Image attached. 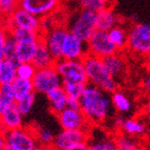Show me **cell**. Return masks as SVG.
<instances>
[{"label":"cell","mask_w":150,"mask_h":150,"mask_svg":"<svg viewBox=\"0 0 150 150\" xmlns=\"http://www.w3.org/2000/svg\"><path fill=\"white\" fill-rule=\"evenodd\" d=\"M15 95L12 85H0V115L8 106L15 104Z\"/></svg>","instance_id":"f1b7e54d"},{"label":"cell","mask_w":150,"mask_h":150,"mask_svg":"<svg viewBox=\"0 0 150 150\" xmlns=\"http://www.w3.org/2000/svg\"><path fill=\"white\" fill-rule=\"evenodd\" d=\"M85 86L86 85L81 84V83H74V82L62 83V87L64 88L65 93H67L68 98H75V99H80Z\"/></svg>","instance_id":"d6a6232c"},{"label":"cell","mask_w":150,"mask_h":150,"mask_svg":"<svg viewBox=\"0 0 150 150\" xmlns=\"http://www.w3.org/2000/svg\"><path fill=\"white\" fill-rule=\"evenodd\" d=\"M88 54L87 44L85 41L68 33L62 46V59L67 60H83Z\"/></svg>","instance_id":"9a60e30c"},{"label":"cell","mask_w":150,"mask_h":150,"mask_svg":"<svg viewBox=\"0 0 150 150\" xmlns=\"http://www.w3.org/2000/svg\"><path fill=\"white\" fill-rule=\"evenodd\" d=\"M82 61L88 84L101 88L108 93H112L118 88V82L109 75L101 58L87 54Z\"/></svg>","instance_id":"7a4b0ae2"},{"label":"cell","mask_w":150,"mask_h":150,"mask_svg":"<svg viewBox=\"0 0 150 150\" xmlns=\"http://www.w3.org/2000/svg\"><path fill=\"white\" fill-rule=\"evenodd\" d=\"M12 86H13V90H14L16 101L21 100L23 98L28 97V96L35 93L32 80H24V79L17 78L13 82Z\"/></svg>","instance_id":"4316f807"},{"label":"cell","mask_w":150,"mask_h":150,"mask_svg":"<svg viewBox=\"0 0 150 150\" xmlns=\"http://www.w3.org/2000/svg\"><path fill=\"white\" fill-rule=\"evenodd\" d=\"M115 142L118 150H141L140 140L124 132H120L115 135Z\"/></svg>","instance_id":"484cf974"},{"label":"cell","mask_w":150,"mask_h":150,"mask_svg":"<svg viewBox=\"0 0 150 150\" xmlns=\"http://www.w3.org/2000/svg\"><path fill=\"white\" fill-rule=\"evenodd\" d=\"M45 96L50 104V110L55 115L67 107L68 96L62 86L50 90Z\"/></svg>","instance_id":"d6986e66"},{"label":"cell","mask_w":150,"mask_h":150,"mask_svg":"<svg viewBox=\"0 0 150 150\" xmlns=\"http://www.w3.org/2000/svg\"><path fill=\"white\" fill-rule=\"evenodd\" d=\"M145 112H146V115H147L148 117L150 118V104L147 106V107L145 108Z\"/></svg>","instance_id":"ee69618b"},{"label":"cell","mask_w":150,"mask_h":150,"mask_svg":"<svg viewBox=\"0 0 150 150\" xmlns=\"http://www.w3.org/2000/svg\"><path fill=\"white\" fill-rule=\"evenodd\" d=\"M5 145L15 150H30L37 145L35 132L32 128H17L4 133Z\"/></svg>","instance_id":"ba28073f"},{"label":"cell","mask_w":150,"mask_h":150,"mask_svg":"<svg viewBox=\"0 0 150 150\" xmlns=\"http://www.w3.org/2000/svg\"><path fill=\"white\" fill-rule=\"evenodd\" d=\"M102 60L109 75L117 82L121 81L125 77L126 71H127V63H126V59L123 55L117 52Z\"/></svg>","instance_id":"e0dca14e"},{"label":"cell","mask_w":150,"mask_h":150,"mask_svg":"<svg viewBox=\"0 0 150 150\" xmlns=\"http://www.w3.org/2000/svg\"><path fill=\"white\" fill-rule=\"evenodd\" d=\"M33 86L36 93L46 95L50 90L62 86V79L55 66L39 68L36 70L32 79Z\"/></svg>","instance_id":"52a82bcc"},{"label":"cell","mask_w":150,"mask_h":150,"mask_svg":"<svg viewBox=\"0 0 150 150\" xmlns=\"http://www.w3.org/2000/svg\"><path fill=\"white\" fill-rule=\"evenodd\" d=\"M57 120L62 129L76 130V129H87L89 124L86 121L85 117L81 109L66 107L56 115Z\"/></svg>","instance_id":"5bb4252c"},{"label":"cell","mask_w":150,"mask_h":150,"mask_svg":"<svg viewBox=\"0 0 150 150\" xmlns=\"http://www.w3.org/2000/svg\"><path fill=\"white\" fill-rule=\"evenodd\" d=\"M5 147V138L4 133L0 132V150H4Z\"/></svg>","instance_id":"b9f144b4"},{"label":"cell","mask_w":150,"mask_h":150,"mask_svg":"<svg viewBox=\"0 0 150 150\" xmlns=\"http://www.w3.org/2000/svg\"><path fill=\"white\" fill-rule=\"evenodd\" d=\"M69 1H73V0H61V2H69Z\"/></svg>","instance_id":"bcb514c9"},{"label":"cell","mask_w":150,"mask_h":150,"mask_svg":"<svg viewBox=\"0 0 150 150\" xmlns=\"http://www.w3.org/2000/svg\"><path fill=\"white\" fill-rule=\"evenodd\" d=\"M54 66L60 75L62 82L81 83L84 85L88 84L82 60L60 59L56 61Z\"/></svg>","instance_id":"8992f818"},{"label":"cell","mask_w":150,"mask_h":150,"mask_svg":"<svg viewBox=\"0 0 150 150\" xmlns=\"http://www.w3.org/2000/svg\"><path fill=\"white\" fill-rule=\"evenodd\" d=\"M4 59L18 64V61L16 59V41L11 36H8V39H6V42H5Z\"/></svg>","instance_id":"836d02e7"},{"label":"cell","mask_w":150,"mask_h":150,"mask_svg":"<svg viewBox=\"0 0 150 150\" xmlns=\"http://www.w3.org/2000/svg\"><path fill=\"white\" fill-rule=\"evenodd\" d=\"M130 52L141 57H150V23H135L128 30Z\"/></svg>","instance_id":"277c9868"},{"label":"cell","mask_w":150,"mask_h":150,"mask_svg":"<svg viewBox=\"0 0 150 150\" xmlns=\"http://www.w3.org/2000/svg\"><path fill=\"white\" fill-rule=\"evenodd\" d=\"M143 88L146 91V93L150 96V71L145 76L144 80H143Z\"/></svg>","instance_id":"f35d334b"},{"label":"cell","mask_w":150,"mask_h":150,"mask_svg":"<svg viewBox=\"0 0 150 150\" xmlns=\"http://www.w3.org/2000/svg\"><path fill=\"white\" fill-rule=\"evenodd\" d=\"M88 140H89V131L87 129H62L60 132L56 133L52 147L54 150H62L73 147L78 144L87 143Z\"/></svg>","instance_id":"7c38bea8"},{"label":"cell","mask_w":150,"mask_h":150,"mask_svg":"<svg viewBox=\"0 0 150 150\" xmlns=\"http://www.w3.org/2000/svg\"><path fill=\"white\" fill-rule=\"evenodd\" d=\"M68 33V28L63 25H55L50 30L42 33L41 39L56 61L62 59L63 42Z\"/></svg>","instance_id":"30bf717a"},{"label":"cell","mask_w":150,"mask_h":150,"mask_svg":"<svg viewBox=\"0 0 150 150\" xmlns=\"http://www.w3.org/2000/svg\"><path fill=\"white\" fill-rule=\"evenodd\" d=\"M62 150H88V144L87 143H82V144H78V145L73 146V147L66 148V149H62Z\"/></svg>","instance_id":"ab89813d"},{"label":"cell","mask_w":150,"mask_h":150,"mask_svg":"<svg viewBox=\"0 0 150 150\" xmlns=\"http://www.w3.org/2000/svg\"><path fill=\"white\" fill-rule=\"evenodd\" d=\"M34 132H35L38 144L43 146H50V147L53 146L56 133L52 129L44 127V126H38V127L34 128Z\"/></svg>","instance_id":"83f0119b"},{"label":"cell","mask_w":150,"mask_h":150,"mask_svg":"<svg viewBox=\"0 0 150 150\" xmlns=\"http://www.w3.org/2000/svg\"><path fill=\"white\" fill-rule=\"evenodd\" d=\"M108 37L115 48L119 50H123L127 47L128 45V30L124 28L122 25H117L113 28L107 32Z\"/></svg>","instance_id":"cb8c5ba5"},{"label":"cell","mask_w":150,"mask_h":150,"mask_svg":"<svg viewBox=\"0 0 150 150\" xmlns=\"http://www.w3.org/2000/svg\"><path fill=\"white\" fill-rule=\"evenodd\" d=\"M37 68L34 66L32 62L18 63L17 65V78L24 79V80H32L35 76Z\"/></svg>","instance_id":"4dcf8cb0"},{"label":"cell","mask_w":150,"mask_h":150,"mask_svg":"<svg viewBox=\"0 0 150 150\" xmlns=\"http://www.w3.org/2000/svg\"><path fill=\"white\" fill-rule=\"evenodd\" d=\"M110 99H111V104H112L113 109L119 115H125L133 110V105L130 98L122 90L115 89L110 96Z\"/></svg>","instance_id":"ffe728a7"},{"label":"cell","mask_w":150,"mask_h":150,"mask_svg":"<svg viewBox=\"0 0 150 150\" xmlns=\"http://www.w3.org/2000/svg\"><path fill=\"white\" fill-rule=\"evenodd\" d=\"M120 17L111 8H104L96 14V28L99 30L109 32L111 28L119 25Z\"/></svg>","instance_id":"ac0fdd59"},{"label":"cell","mask_w":150,"mask_h":150,"mask_svg":"<svg viewBox=\"0 0 150 150\" xmlns=\"http://www.w3.org/2000/svg\"><path fill=\"white\" fill-rule=\"evenodd\" d=\"M35 100H36V93H34L32 95L28 96V97L21 99V100L16 101L15 104L18 109H19V111L21 112V115H28L32 111L33 106L35 104Z\"/></svg>","instance_id":"1f68e13d"},{"label":"cell","mask_w":150,"mask_h":150,"mask_svg":"<svg viewBox=\"0 0 150 150\" xmlns=\"http://www.w3.org/2000/svg\"><path fill=\"white\" fill-rule=\"evenodd\" d=\"M4 30H6V26H5V19L0 16V32Z\"/></svg>","instance_id":"7bdbcfd3"},{"label":"cell","mask_w":150,"mask_h":150,"mask_svg":"<svg viewBox=\"0 0 150 150\" xmlns=\"http://www.w3.org/2000/svg\"><path fill=\"white\" fill-rule=\"evenodd\" d=\"M40 18L36 17L28 11L21 8H17L10 17L5 18L6 30L12 28H22L30 32L40 33Z\"/></svg>","instance_id":"8fae6325"},{"label":"cell","mask_w":150,"mask_h":150,"mask_svg":"<svg viewBox=\"0 0 150 150\" xmlns=\"http://www.w3.org/2000/svg\"><path fill=\"white\" fill-rule=\"evenodd\" d=\"M17 65L5 59L0 60V85H12L17 79Z\"/></svg>","instance_id":"603a6c76"},{"label":"cell","mask_w":150,"mask_h":150,"mask_svg":"<svg viewBox=\"0 0 150 150\" xmlns=\"http://www.w3.org/2000/svg\"><path fill=\"white\" fill-rule=\"evenodd\" d=\"M146 131H147V125L145 124V122L139 119H125V122L121 129V132L132 135L135 138L144 135Z\"/></svg>","instance_id":"d4e9b609"},{"label":"cell","mask_w":150,"mask_h":150,"mask_svg":"<svg viewBox=\"0 0 150 150\" xmlns=\"http://www.w3.org/2000/svg\"><path fill=\"white\" fill-rule=\"evenodd\" d=\"M30 150H54L53 147H50V146H43L40 144H37L34 148H32Z\"/></svg>","instance_id":"60d3db41"},{"label":"cell","mask_w":150,"mask_h":150,"mask_svg":"<svg viewBox=\"0 0 150 150\" xmlns=\"http://www.w3.org/2000/svg\"><path fill=\"white\" fill-rule=\"evenodd\" d=\"M4 150H15V149H13V148H11V147H8V146H6V145H5Z\"/></svg>","instance_id":"f6af8a7d"},{"label":"cell","mask_w":150,"mask_h":150,"mask_svg":"<svg viewBox=\"0 0 150 150\" xmlns=\"http://www.w3.org/2000/svg\"><path fill=\"white\" fill-rule=\"evenodd\" d=\"M125 117L122 115H115V118H113L112 120V125L113 127L115 128V129H118V130H121L122 129V126L123 124H124V122H125Z\"/></svg>","instance_id":"8d00e7d4"},{"label":"cell","mask_w":150,"mask_h":150,"mask_svg":"<svg viewBox=\"0 0 150 150\" xmlns=\"http://www.w3.org/2000/svg\"><path fill=\"white\" fill-rule=\"evenodd\" d=\"M80 109L89 125H101L109 119L112 104L108 93L87 84L80 97Z\"/></svg>","instance_id":"6da1fadb"},{"label":"cell","mask_w":150,"mask_h":150,"mask_svg":"<svg viewBox=\"0 0 150 150\" xmlns=\"http://www.w3.org/2000/svg\"><path fill=\"white\" fill-rule=\"evenodd\" d=\"M67 28L69 33L80 38L81 40L87 42L91 37L96 28V13L86 10L76 12L68 21Z\"/></svg>","instance_id":"5b68a950"},{"label":"cell","mask_w":150,"mask_h":150,"mask_svg":"<svg viewBox=\"0 0 150 150\" xmlns=\"http://www.w3.org/2000/svg\"><path fill=\"white\" fill-rule=\"evenodd\" d=\"M8 37V33L6 30L0 32V60L4 59V47Z\"/></svg>","instance_id":"d590c367"},{"label":"cell","mask_w":150,"mask_h":150,"mask_svg":"<svg viewBox=\"0 0 150 150\" xmlns=\"http://www.w3.org/2000/svg\"><path fill=\"white\" fill-rule=\"evenodd\" d=\"M88 150H118L115 146V138L108 134L97 133V134L90 137L88 140Z\"/></svg>","instance_id":"7402d4cb"},{"label":"cell","mask_w":150,"mask_h":150,"mask_svg":"<svg viewBox=\"0 0 150 150\" xmlns=\"http://www.w3.org/2000/svg\"><path fill=\"white\" fill-rule=\"evenodd\" d=\"M80 10H86L97 14L98 12L110 8L109 0H77Z\"/></svg>","instance_id":"f546056e"},{"label":"cell","mask_w":150,"mask_h":150,"mask_svg":"<svg viewBox=\"0 0 150 150\" xmlns=\"http://www.w3.org/2000/svg\"><path fill=\"white\" fill-rule=\"evenodd\" d=\"M0 16H1V0H0Z\"/></svg>","instance_id":"7dc6e473"},{"label":"cell","mask_w":150,"mask_h":150,"mask_svg":"<svg viewBox=\"0 0 150 150\" xmlns=\"http://www.w3.org/2000/svg\"><path fill=\"white\" fill-rule=\"evenodd\" d=\"M6 30L8 36L16 41V59L18 63L32 62L42 34L18 28H12Z\"/></svg>","instance_id":"3957f363"},{"label":"cell","mask_w":150,"mask_h":150,"mask_svg":"<svg viewBox=\"0 0 150 150\" xmlns=\"http://www.w3.org/2000/svg\"><path fill=\"white\" fill-rule=\"evenodd\" d=\"M55 62L56 60L54 59L50 52L48 50V48L46 47V45L44 44V42L41 39L39 44H38L35 56L33 58L32 63L34 64V66L37 69H39V68H45V67L54 66Z\"/></svg>","instance_id":"44dd1931"},{"label":"cell","mask_w":150,"mask_h":150,"mask_svg":"<svg viewBox=\"0 0 150 150\" xmlns=\"http://www.w3.org/2000/svg\"><path fill=\"white\" fill-rule=\"evenodd\" d=\"M86 44H87L88 54L101 59H104L118 52L112 42L110 41L108 34L103 30H96Z\"/></svg>","instance_id":"9c48e42d"},{"label":"cell","mask_w":150,"mask_h":150,"mask_svg":"<svg viewBox=\"0 0 150 150\" xmlns=\"http://www.w3.org/2000/svg\"><path fill=\"white\" fill-rule=\"evenodd\" d=\"M22 122L23 115H21L16 104H13L0 115V132L5 133L22 127Z\"/></svg>","instance_id":"2e32d148"},{"label":"cell","mask_w":150,"mask_h":150,"mask_svg":"<svg viewBox=\"0 0 150 150\" xmlns=\"http://www.w3.org/2000/svg\"><path fill=\"white\" fill-rule=\"evenodd\" d=\"M19 8V0H1V17H10Z\"/></svg>","instance_id":"e575fe53"},{"label":"cell","mask_w":150,"mask_h":150,"mask_svg":"<svg viewBox=\"0 0 150 150\" xmlns=\"http://www.w3.org/2000/svg\"><path fill=\"white\" fill-rule=\"evenodd\" d=\"M61 0H19V8L38 18L52 16L60 8Z\"/></svg>","instance_id":"4fadbf2b"},{"label":"cell","mask_w":150,"mask_h":150,"mask_svg":"<svg viewBox=\"0 0 150 150\" xmlns=\"http://www.w3.org/2000/svg\"><path fill=\"white\" fill-rule=\"evenodd\" d=\"M149 67H150V57H149Z\"/></svg>","instance_id":"c3c4849f"},{"label":"cell","mask_w":150,"mask_h":150,"mask_svg":"<svg viewBox=\"0 0 150 150\" xmlns=\"http://www.w3.org/2000/svg\"><path fill=\"white\" fill-rule=\"evenodd\" d=\"M67 107L74 108V109H80V100L75 98H68Z\"/></svg>","instance_id":"74e56055"}]
</instances>
